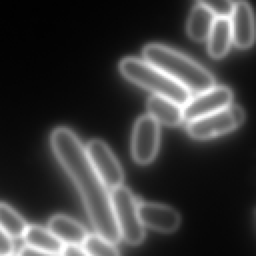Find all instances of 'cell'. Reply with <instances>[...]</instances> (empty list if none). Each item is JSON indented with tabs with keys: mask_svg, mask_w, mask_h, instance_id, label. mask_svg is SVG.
I'll list each match as a JSON object with an SVG mask.
<instances>
[{
	"mask_svg": "<svg viewBox=\"0 0 256 256\" xmlns=\"http://www.w3.org/2000/svg\"><path fill=\"white\" fill-rule=\"evenodd\" d=\"M52 149L76 185L90 221L97 233L112 243L120 240L108 188L93 168L84 146L73 131L56 128L51 134Z\"/></svg>",
	"mask_w": 256,
	"mask_h": 256,
	"instance_id": "6da1fadb",
	"label": "cell"
},
{
	"mask_svg": "<svg viewBox=\"0 0 256 256\" xmlns=\"http://www.w3.org/2000/svg\"><path fill=\"white\" fill-rule=\"evenodd\" d=\"M144 60L156 66L188 91L201 93L214 86V78L204 67L187 56L160 44L143 49Z\"/></svg>",
	"mask_w": 256,
	"mask_h": 256,
	"instance_id": "7a4b0ae2",
	"label": "cell"
},
{
	"mask_svg": "<svg viewBox=\"0 0 256 256\" xmlns=\"http://www.w3.org/2000/svg\"><path fill=\"white\" fill-rule=\"evenodd\" d=\"M119 68L127 79L154 95L168 98L181 106L190 99V91L146 60L127 57L120 62Z\"/></svg>",
	"mask_w": 256,
	"mask_h": 256,
	"instance_id": "3957f363",
	"label": "cell"
},
{
	"mask_svg": "<svg viewBox=\"0 0 256 256\" xmlns=\"http://www.w3.org/2000/svg\"><path fill=\"white\" fill-rule=\"evenodd\" d=\"M110 197L120 238L130 245L140 244L145 237V230L138 215V203L134 195L121 185L112 189Z\"/></svg>",
	"mask_w": 256,
	"mask_h": 256,
	"instance_id": "277c9868",
	"label": "cell"
},
{
	"mask_svg": "<svg viewBox=\"0 0 256 256\" xmlns=\"http://www.w3.org/2000/svg\"><path fill=\"white\" fill-rule=\"evenodd\" d=\"M245 120L244 110L238 105H229L221 110L189 121L188 134L197 140H205L229 133Z\"/></svg>",
	"mask_w": 256,
	"mask_h": 256,
	"instance_id": "5b68a950",
	"label": "cell"
},
{
	"mask_svg": "<svg viewBox=\"0 0 256 256\" xmlns=\"http://www.w3.org/2000/svg\"><path fill=\"white\" fill-rule=\"evenodd\" d=\"M85 150L93 168L107 188L112 190L122 185L123 170L114 154L103 141L93 139L87 144Z\"/></svg>",
	"mask_w": 256,
	"mask_h": 256,
	"instance_id": "8992f818",
	"label": "cell"
},
{
	"mask_svg": "<svg viewBox=\"0 0 256 256\" xmlns=\"http://www.w3.org/2000/svg\"><path fill=\"white\" fill-rule=\"evenodd\" d=\"M159 123L150 115L141 116L135 123L132 135V155L141 165L153 161L159 146Z\"/></svg>",
	"mask_w": 256,
	"mask_h": 256,
	"instance_id": "52a82bcc",
	"label": "cell"
},
{
	"mask_svg": "<svg viewBox=\"0 0 256 256\" xmlns=\"http://www.w3.org/2000/svg\"><path fill=\"white\" fill-rule=\"evenodd\" d=\"M232 98V91L228 87L213 86L206 91L198 93L194 98H190L183 105V119L189 122L221 110L231 104Z\"/></svg>",
	"mask_w": 256,
	"mask_h": 256,
	"instance_id": "ba28073f",
	"label": "cell"
},
{
	"mask_svg": "<svg viewBox=\"0 0 256 256\" xmlns=\"http://www.w3.org/2000/svg\"><path fill=\"white\" fill-rule=\"evenodd\" d=\"M138 215L143 226L164 233L177 230L181 222L175 209L157 203L138 204Z\"/></svg>",
	"mask_w": 256,
	"mask_h": 256,
	"instance_id": "9c48e42d",
	"label": "cell"
},
{
	"mask_svg": "<svg viewBox=\"0 0 256 256\" xmlns=\"http://www.w3.org/2000/svg\"><path fill=\"white\" fill-rule=\"evenodd\" d=\"M229 21L232 42L240 49L249 48L254 41V17L250 4L243 0L234 3Z\"/></svg>",
	"mask_w": 256,
	"mask_h": 256,
	"instance_id": "30bf717a",
	"label": "cell"
},
{
	"mask_svg": "<svg viewBox=\"0 0 256 256\" xmlns=\"http://www.w3.org/2000/svg\"><path fill=\"white\" fill-rule=\"evenodd\" d=\"M48 229L66 245H82L88 235L86 229L80 223L65 215L51 217Z\"/></svg>",
	"mask_w": 256,
	"mask_h": 256,
	"instance_id": "8fae6325",
	"label": "cell"
},
{
	"mask_svg": "<svg viewBox=\"0 0 256 256\" xmlns=\"http://www.w3.org/2000/svg\"><path fill=\"white\" fill-rule=\"evenodd\" d=\"M147 111L158 123L167 126H176L183 121L181 105L162 96H151L147 101Z\"/></svg>",
	"mask_w": 256,
	"mask_h": 256,
	"instance_id": "7c38bea8",
	"label": "cell"
},
{
	"mask_svg": "<svg viewBox=\"0 0 256 256\" xmlns=\"http://www.w3.org/2000/svg\"><path fill=\"white\" fill-rule=\"evenodd\" d=\"M208 39V52L213 58L223 57L232 42L229 17H215Z\"/></svg>",
	"mask_w": 256,
	"mask_h": 256,
	"instance_id": "4fadbf2b",
	"label": "cell"
},
{
	"mask_svg": "<svg viewBox=\"0 0 256 256\" xmlns=\"http://www.w3.org/2000/svg\"><path fill=\"white\" fill-rule=\"evenodd\" d=\"M22 237L28 246L47 252L61 253L65 246L49 229L37 225L27 226Z\"/></svg>",
	"mask_w": 256,
	"mask_h": 256,
	"instance_id": "5bb4252c",
	"label": "cell"
},
{
	"mask_svg": "<svg viewBox=\"0 0 256 256\" xmlns=\"http://www.w3.org/2000/svg\"><path fill=\"white\" fill-rule=\"evenodd\" d=\"M214 19V14L207 8L200 4L194 7L187 23V32L189 36L195 41L206 40Z\"/></svg>",
	"mask_w": 256,
	"mask_h": 256,
	"instance_id": "9a60e30c",
	"label": "cell"
},
{
	"mask_svg": "<svg viewBox=\"0 0 256 256\" xmlns=\"http://www.w3.org/2000/svg\"><path fill=\"white\" fill-rule=\"evenodd\" d=\"M0 228L10 237H22L27 224L24 219L9 205L0 203Z\"/></svg>",
	"mask_w": 256,
	"mask_h": 256,
	"instance_id": "2e32d148",
	"label": "cell"
},
{
	"mask_svg": "<svg viewBox=\"0 0 256 256\" xmlns=\"http://www.w3.org/2000/svg\"><path fill=\"white\" fill-rule=\"evenodd\" d=\"M82 245V249L88 256H120L114 243L99 234L87 235Z\"/></svg>",
	"mask_w": 256,
	"mask_h": 256,
	"instance_id": "e0dca14e",
	"label": "cell"
},
{
	"mask_svg": "<svg viewBox=\"0 0 256 256\" xmlns=\"http://www.w3.org/2000/svg\"><path fill=\"white\" fill-rule=\"evenodd\" d=\"M198 2L215 17H229L234 5L232 0H198Z\"/></svg>",
	"mask_w": 256,
	"mask_h": 256,
	"instance_id": "ac0fdd59",
	"label": "cell"
},
{
	"mask_svg": "<svg viewBox=\"0 0 256 256\" xmlns=\"http://www.w3.org/2000/svg\"><path fill=\"white\" fill-rule=\"evenodd\" d=\"M14 245L10 237L3 229L0 228V256H9L13 253Z\"/></svg>",
	"mask_w": 256,
	"mask_h": 256,
	"instance_id": "d6986e66",
	"label": "cell"
},
{
	"mask_svg": "<svg viewBox=\"0 0 256 256\" xmlns=\"http://www.w3.org/2000/svg\"><path fill=\"white\" fill-rule=\"evenodd\" d=\"M18 256H62L61 253H52V252H47L43 250H39L30 246H25L23 247Z\"/></svg>",
	"mask_w": 256,
	"mask_h": 256,
	"instance_id": "ffe728a7",
	"label": "cell"
},
{
	"mask_svg": "<svg viewBox=\"0 0 256 256\" xmlns=\"http://www.w3.org/2000/svg\"><path fill=\"white\" fill-rule=\"evenodd\" d=\"M62 256H88L82 248L75 245H65L62 252Z\"/></svg>",
	"mask_w": 256,
	"mask_h": 256,
	"instance_id": "44dd1931",
	"label": "cell"
},
{
	"mask_svg": "<svg viewBox=\"0 0 256 256\" xmlns=\"http://www.w3.org/2000/svg\"><path fill=\"white\" fill-rule=\"evenodd\" d=\"M9 256H15V255H13V254H11V255H9Z\"/></svg>",
	"mask_w": 256,
	"mask_h": 256,
	"instance_id": "7402d4cb",
	"label": "cell"
}]
</instances>
